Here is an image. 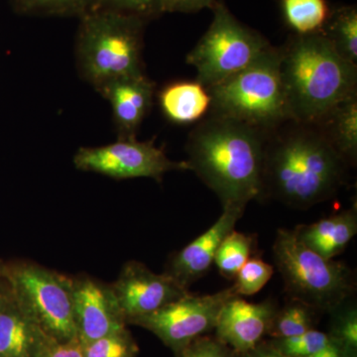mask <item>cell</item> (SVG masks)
<instances>
[{
  "mask_svg": "<svg viewBox=\"0 0 357 357\" xmlns=\"http://www.w3.org/2000/svg\"><path fill=\"white\" fill-rule=\"evenodd\" d=\"M283 20L293 34H319L323 30L331 8L326 0H281Z\"/></svg>",
  "mask_w": 357,
  "mask_h": 357,
  "instance_id": "cell-21",
  "label": "cell"
},
{
  "mask_svg": "<svg viewBox=\"0 0 357 357\" xmlns=\"http://www.w3.org/2000/svg\"><path fill=\"white\" fill-rule=\"evenodd\" d=\"M73 303L82 344L126 330V319L109 285L88 276L73 278Z\"/></svg>",
  "mask_w": 357,
  "mask_h": 357,
  "instance_id": "cell-12",
  "label": "cell"
},
{
  "mask_svg": "<svg viewBox=\"0 0 357 357\" xmlns=\"http://www.w3.org/2000/svg\"><path fill=\"white\" fill-rule=\"evenodd\" d=\"M100 8L133 16L148 23L165 13V0H102Z\"/></svg>",
  "mask_w": 357,
  "mask_h": 357,
  "instance_id": "cell-29",
  "label": "cell"
},
{
  "mask_svg": "<svg viewBox=\"0 0 357 357\" xmlns=\"http://www.w3.org/2000/svg\"><path fill=\"white\" fill-rule=\"evenodd\" d=\"M96 91L112 105L117 137H135L153 105V82L146 74L121 77Z\"/></svg>",
  "mask_w": 357,
  "mask_h": 357,
  "instance_id": "cell-15",
  "label": "cell"
},
{
  "mask_svg": "<svg viewBox=\"0 0 357 357\" xmlns=\"http://www.w3.org/2000/svg\"><path fill=\"white\" fill-rule=\"evenodd\" d=\"M255 236L231 230L220 243L213 264L223 278L234 280L239 270L255 252Z\"/></svg>",
  "mask_w": 357,
  "mask_h": 357,
  "instance_id": "cell-22",
  "label": "cell"
},
{
  "mask_svg": "<svg viewBox=\"0 0 357 357\" xmlns=\"http://www.w3.org/2000/svg\"><path fill=\"white\" fill-rule=\"evenodd\" d=\"M268 135L245 122L208 112L188 137L189 171L217 195L222 208L245 210L261 194Z\"/></svg>",
  "mask_w": 357,
  "mask_h": 357,
  "instance_id": "cell-2",
  "label": "cell"
},
{
  "mask_svg": "<svg viewBox=\"0 0 357 357\" xmlns=\"http://www.w3.org/2000/svg\"><path fill=\"white\" fill-rule=\"evenodd\" d=\"M317 312L301 301L290 299L283 309L277 310L269 333L274 338H286L306 333L312 330Z\"/></svg>",
  "mask_w": 357,
  "mask_h": 357,
  "instance_id": "cell-24",
  "label": "cell"
},
{
  "mask_svg": "<svg viewBox=\"0 0 357 357\" xmlns=\"http://www.w3.org/2000/svg\"><path fill=\"white\" fill-rule=\"evenodd\" d=\"M273 259L290 299L331 312L354 298L356 278L352 269L317 255L298 241L293 230L278 229Z\"/></svg>",
  "mask_w": 357,
  "mask_h": 357,
  "instance_id": "cell-6",
  "label": "cell"
},
{
  "mask_svg": "<svg viewBox=\"0 0 357 357\" xmlns=\"http://www.w3.org/2000/svg\"><path fill=\"white\" fill-rule=\"evenodd\" d=\"M211 11L210 27L185 59L206 89L245 69L271 46L262 34L237 20L223 0H218Z\"/></svg>",
  "mask_w": 357,
  "mask_h": 357,
  "instance_id": "cell-8",
  "label": "cell"
},
{
  "mask_svg": "<svg viewBox=\"0 0 357 357\" xmlns=\"http://www.w3.org/2000/svg\"><path fill=\"white\" fill-rule=\"evenodd\" d=\"M244 211V208L234 206L223 208L222 215L210 229L170 256L164 273L189 290L192 283L208 273L215 262L220 243L234 229L237 222L243 218Z\"/></svg>",
  "mask_w": 357,
  "mask_h": 357,
  "instance_id": "cell-14",
  "label": "cell"
},
{
  "mask_svg": "<svg viewBox=\"0 0 357 357\" xmlns=\"http://www.w3.org/2000/svg\"><path fill=\"white\" fill-rule=\"evenodd\" d=\"M102 0H10L13 11L26 16L83 17L100 8Z\"/></svg>",
  "mask_w": 357,
  "mask_h": 357,
  "instance_id": "cell-23",
  "label": "cell"
},
{
  "mask_svg": "<svg viewBox=\"0 0 357 357\" xmlns=\"http://www.w3.org/2000/svg\"><path fill=\"white\" fill-rule=\"evenodd\" d=\"M293 234L317 255L333 259L344 252L357 234L356 206L311 225H298Z\"/></svg>",
  "mask_w": 357,
  "mask_h": 357,
  "instance_id": "cell-17",
  "label": "cell"
},
{
  "mask_svg": "<svg viewBox=\"0 0 357 357\" xmlns=\"http://www.w3.org/2000/svg\"><path fill=\"white\" fill-rule=\"evenodd\" d=\"M273 273L274 267L263 261L259 256L249 258L234 278L232 290L239 297L255 295L266 285Z\"/></svg>",
  "mask_w": 357,
  "mask_h": 357,
  "instance_id": "cell-26",
  "label": "cell"
},
{
  "mask_svg": "<svg viewBox=\"0 0 357 357\" xmlns=\"http://www.w3.org/2000/svg\"><path fill=\"white\" fill-rule=\"evenodd\" d=\"M79 170L114 178H151L161 183L171 171H189L187 162L169 159L163 148L153 140L119 138L116 142L100 147H82L74 156Z\"/></svg>",
  "mask_w": 357,
  "mask_h": 357,
  "instance_id": "cell-9",
  "label": "cell"
},
{
  "mask_svg": "<svg viewBox=\"0 0 357 357\" xmlns=\"http://www.w3.org/2000/svg\"><path fill=\"white\" fill-rule=\"evenodd\" d=\"M178 354L180 357H234L227 344L206 337L197 338Z\"/></svg>",
  "mask_w": 357,
  "mask_h": 357,
  "instance_id": "cell-30",
  "label": "cell"
},
{
  "mask_svg": "<svg viewBox=\"0 0 357 357\" xmlns=\"http://www.w3.org/2000/svg\"><path fill=\"white\" fill-rule=\"evenodd\" d=\"M4 267H6V262L1 261V260H0V278L3 277Z\"/></svg>",
  "mask_w": 357,
  "mask_h": 357,
  "instance_id": "cell-36",
  "label": "cell"
},
{
  "mask_svg": "<svg viewBox=\"0 0 357 357\" xmlns=\"http://www.w3.org/2000/svg\"><path fill=\"white\" fill-rule=\"evenodd\" d=\"M280 48L270 46L245 69L208 88L211 114L268 134L291 121L280 74Z\"/></svg>",
  "mask_w": 357,
  "mask_h": 357,
  "instance_id": "cell-5",
  "label": "cell"
},
{
  "mask_svg": "<svg viewBox=\"0 0 357 357\" xmlns=\"http://www.w3.org/2000/svg\"><path fill=\"white\" fill-rule=\"evenodd\" d=\"M241 357H288L281 354L271 342L256 345L255 349L241 354Z\"/></svg>",
  "mask_w": 357,
  "mask_h": 357,
  "instance_id": "cell-33",
  "label": "cell"
},
{
  "mask_svg": "<svg viewBox=\"0 0 357 357\" xmlns=\"http://www.w3.org/2000/svg\"><path fill=\"white\" fill-rule=\"evenodd\" d=\"M218 0H165V13H196L211 9Z\"/></svg>",
  "mask_w": 357,
  "mask_h": 357,
  "instance_id": "cell-32",
  "label": "cell"
},
{
  "mask_svg": "<svg viewBox=\"0 0 357 357\" xmlns=\"http://www.w3.org/2000/svg\"><path fill=\"white\" fill-rule=\"evenodd\" d=\"M3 278L14 299L47 337L58 342L77 338L73 278L25 261L6 263Z\"/></svg>",
  "mask_w": 357,
  "mask_h": 357,
  "instance_id": "cell-7",
  "label": "cell"
},
{
  "mask_svg": "<svg viewBox=\"0 0 357 357\" xmlns=\"http://www.w3.org/2000/svg\"><path fill=\"white\" fill-rule=\"evenodd\" d=\"M160 107L166 119L176 124L202 121L211 110L208 89L198 81L176 82L159 93Z\"/></svg>",
  "mask_w": 357,
  "mask_h": 357,
  "instance_id": "cell-18",
  "label": "cell"
},
{
  "mask_svg": "<svg viewBox=\"0 0 357 357\" xmlns=\"http://www.w3.org/2000/svg\"><path fill=\"white\" fill-rule=\"evenodd\" d=\"M84 357H135L137 347L126 330L83 344Z\"/></svg>",
  "mask_w": 357,
  "mask_h": 357,
  "instance_id": "cell-28",
  "label": "cell"
},
{
  "mask_svg": "<svg viewBox=\"0 0 357 357\" xmlns=\"http://www.w3.org/2000/svg\"><path fill=\"white\" fill-rule=\"evenodd\" d=\"M349 168L314 123L286 121L268 135L259 201L307 210L333 198Z\"/></svg>",
  "mask_w": 357,
  "mask_h": 357,
  "instance_id": "cell-1",
  "label": "cell"
},
{
  "mask_svg": "<svg viewBox=\"0 0 357 357\" xmlns=\"http://www.w3.org/2000/svg\"><path fill=\"white\" fill-rule=\"evenodd\" d=\"M47 340L10 291L0 304V357H37Z\"/></svg>",
  "mask_w": 357,
  "mask_h": 357,
  "instance_id": "cell-16",
  "label": "cell"
},
{
  "mask_svg": "<svg viewBox=\"0 0 357 357\" xmlns=\"http://www.w3.org/2000/svg\"><path fill=\"white\" fill-rule=\"evenodd\" d=\"M280 48V74L291 121L314 123L357 93V65L321 33L291 34Z\"/></svg>",
  "mask_w": 357,
  "mask_h": 357,
  "instance_id": "cell-3",
  "label": "cell"
},
{
  "mask_svg": "<svg viewBox=\"0 0 357 357\" xmlns=\"http://www.w3.org/2000/svg\"><path fill=\"white\" fill-rule=\"evenodd\" d=\"M347 62L357 65V8L342 6L332 8L321 32Z\"/></svg>",
  "mask_w": 357,
  "mask_h": 357,
  "instance_id": "cell-20",
  "label": "cell"
},
{
  "mask_svg": "<svg viewBox=\"0 0 357 357\" xmlns=\"http://www.w3.org/2000/svg\"><path fill=\"white\" fill-rule=\"evenodd\" d=\"M10 294V288H9L8 283L3 277L0 278V304L8 297Z\"/></svg>",
  "mask_w": 357,
  "mask_h": 357,
  "instance_id": "cell-35",
  "label": "cell"
},
{
  "mask_svg": "<svg viewBox=\"0 0 357 357\" xmlns=\"http://www.w3.org/2000/svg\"><path fill=\"white\" fill-rule=\"evenodd\" d=\"M277 310L273 300L253 304L239 296H232L218 316L215 328L218 340L234 351L245 354L269 333Z\"/></svg>",
  "mask_w": 357,
  "mask_h": 357,
  "instance_id": "cell-13",
  "label": "cell"
},
{
  "mask_svg": "<svg viewBox=\"0 0 357 357\" xmlns=\"http://www.w3.org/2000/svg\"><path fill=\"white\" fill-rule=\"evenodd\" d=\"M272 344L281 354L288 357H306L323 351L333 342V338L328 333L319 331H307L295 337L274 338Z\"/></svg>",
  "mask_w": 357,
  "mask_h": 357,
  "instance_id": "cell-27",
  "label": "cell"
},
{
  "mask_svg": "<svg viewBox=\"0 0 357 357\" xmlns=\"http://www.w3.org/2000/svg\"><path fill=\"white\" fill-rule=\"evenodd\" d=\"M232 296V288L211 295L188 293L184 297L153 312L131 319L129 323L143 326L180 354L204 333L215 330L223 305ZM237 296V295H236Z\"/></svg>",
  "mask_w": 357,
  "mask_h": 357,
  "instance_id": "cell-10",
  "label": "cell"
},
{
  "mask_svg": "<svg viewBox=\"0 0 357 357\" xmlns=\"http://www.w3.org/2000/svg\"><path fill=\"white\" fill-rule=\"evenodd\" d=\"M333 314L332 331L328 335L349 357L357 356V309L352 298L342 303Z\"/></svg>",
  "mask_w": 357,
  "mask_h": 357,
  "instance_id": "cell-25",
  "label": "cell"
},
{
  "mask_svg": "<svg viewBox=\"0 0 357 357\" xmlns=\"http://www.w3.org/2000/svg\"><path fill=\"white\" fill-rule=\"evenodd\" d=\"M109 286L126 323L190 293L166 273H155L139 261L126 262L116 281Z\"/></svg>",
  "mask_w": 357,
  "mask_h": 357,
  "instance_id": "cell-11",
  "label": "cell"
},
{
  "mask_svg": "<svg viewBox=\"0 0 357 357\" xmlns=\"http://www.w3.org/2000/svg\"><path fill=\"white\" fill-rule=\"evenodd\" d=\"M349 166L357 162V93L344 98L321 119L314 122Z\"/></svg>",
  "mask_w": 357,
  "mask_h": 357,
  "instance_id": "cell-19",
  "label": "cell"
},
{
  "mask_svg": "<svg viewBox=\"0 0 357 357\" xmlns=\"http://www.w3.org/2000/svg\"><path fill=\"white\" fill-rule=\"evenodd\" d=\"M306 357H349L345 354L344 349L340 347L337 344V342H333L332 344L326 347V349H324L323 351L317 352V354H312V356H306Z\"/></svg>",
  "mask_w": 357,
  "mask_h": 357,
  "instance_id": "cell-34",
  "label": "cell"
},
{
  "mask_svg": "<svg viewBox=\"0 0 357 357\" xmlns=\"http://www.w3.org/2000/svg\"><path fill=\"white\" fill-rule=\"evenodd\" d=\"M146 25L139 18L100 8L79 18L75 53L83 79L98 91L115 79L144 75Z\"/></svg>",
  "mask_w": 357,
  "mask_h": 357,
  "instance_id": "cell-4",
  "label": "cell"
},
{
  "mask_svg": "<svg viewBox=\"0 0 357 357\" xmlns=\"http://www.w3.org/2000/svg\"><path fill=\"white\" fill-rule=\"evenodd\" d=\"M37 357H84L83 344L77 338L69 342H58L48 337Z\"/></svg>",
  "mask_w": 357,
  "mask_h": 357,
  "instance_id": "cell-31",
  "label": "cell"
}]
</instances>
